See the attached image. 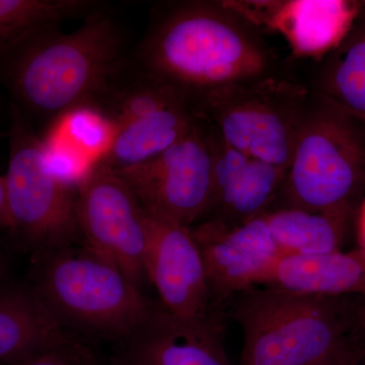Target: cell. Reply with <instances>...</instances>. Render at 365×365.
<instances>
[{"label": "cell", "mask_w": 365, "mask_h": 365, "mask_svg": "<svg viewBox=\"0 0 365 365\" xmlns=\"http://www.w3.org/2000/svg\"><path fill=\"white\" fill-rule=\"evenodd\" d=\"M364 354L360 351L355 342L347 346L342 351L337 353L332 359L323 365H364Z\"/></svg>", "instance_id": "cell-23"}, {"label": "cell", "mask_w": 365, "mask_h": 365, "mask_svg": "<svg viewBox=\"0 0 365 365\" xmlns=\"http://www.w3.org/2000/svg\"><path fill=\"white\" fill-rule=\"evenodd\" d=\"M139 67L194 101L268 76L271 59L254 26L222 2H187L160 16L139 46Z\"/></svg>", "instance_id": "cell-1"}, {"label": "cell", "mask_w": 365, "mask_h": 365, "mask_svg": "<svg viewBox=\"0 0 365 365\" xmlns=\"http://www.w3.org/2000/svg\"><path fill=\"white\" fill-rule=\"evenodd\" d=\"M364 6H365V2H364Z\"/></svg>", "instance_id": "cell-27"}, {"label": "cell", "mask_w": 365, "mask_h": 365, "mask_svg": "<svg viewBox=\"0 0 365 365\" xmlns=\"http://www.w3.org/2000/svg\"><path fill=\"white\" fill-rule=\"evenodd\" d=\"M364 129L314 96L302 120L278 208L354 209L365 189Z\"/></svg>", "instance_id": "cell-4"}, {"label": "cell", "mask_w": 365, "mask_h": 365, "mask_svg": "<svg viewBox=\"0 0 365 365\" xmlns=\"http://www.w3.org/2000/svg\"><path fill=\"white\" fill-rule=\"evenodd\" d=\"M122 47L117 21L98 9L74 32L57 29L19 48L7 57V83L29 110L57 118L97 102L121 63Z\"/></svg>", "instance_id": "cell-2"}, {"label": "cell", "mask_w": 365, "mask_h": 365, "mask_svg": "<svg viewBox=\"0 0 365 365\" xmlns=\"http://www.w3.org/2000/svg\"><path fill=\"white\" fill-rule=\"evenodd\" d=\"M76 212L86 248L140 287L150 230L145 210L128 185L114 170L95 165L78 184Z\"/></svg>", "instance_id": "cell-9"}, {"label": "cell", "mask_w": 365, "mask_h": 365, "mask_svg": "<svg viewBox=\"0 0 365 365\" xmlns=\"http://www.w3.org/2000/svg\"><path fill=\"white\" fill-rule=\"evenodd\" d=\"M9 163L6 176L11 232L31 246L56 251L81 235L78 187L60 178L44 143L18 109L11 111Z\"/></svg>", "instance_id": "cell-7"}, {"label": "cell", "mask_w": 365, "mask_h": 365, "mask_svg": "<svg viewBox=\"0 0 365 365\" xmlns=\"http://www.w3.org/2000/svg\"><path fill=\"white\" fill-rule=\"evenodd\" d=\"M199 116L194 101L182 100L125 125L96 165L117 170L148 162L186 136Z\"/></svg>", "instance_id": "cell-17"}, {"label": "cell", "mask_w": 365, "mask_h": 365, "mask_svg": "<svg viewBox=\"0 0 365 365\" xmlns=\"http://www.w3.org/2000/svg\"><path fill=\"white\" fill-rule=\"evenodd\" d=\"M240 365H323L352 344L351 297L255 287L232 299Z\"/></svg>", "instance_id": "cell-3"}, {"label": "cell", "mask_w": 365, "mask_h": 365, "mask_svg": "<svg viewBox=\"0 0 365 365\" xmlns=\"http://www.w3.org/2000/svg\"><path fill=\"white\" fill-rule=\"evenodd\" d=\"M260 287L325 297L365 295V252L338 251L280 259Z\"/></svg>", "instance_id": "cell-15"}, {"label": "cell", "mask_w": 365, "mask_h": 365, "mask_svg": "<svg viewBox=\"0 0 365 365\" xmlns=\"http://www.w3.org/2000/svg\"><path fill=\"white\" fill-rule=\"evenodd\" d=\"M9 365H98V364L97 360L88 349L71 339Z\"/></svg>", "instance_id": "cell-21"}, {"label": "cell", "mask_w": 365, "mask_h": 365, "mask_svg": "<svg viewBox=\"0 0 365 365\" xmlns=\"http://www.w3.org/2000/svg\"><path fill=\"white\" fill-rule=\"evenodd\" d=\"M71 340L34 287L0 289V365Z\"/></svg>", "instance_id": "cell-16"}, {"label": "cell", "mask_w": 365, "mask_h": 365, "mask_svg": "<svg viewBox=\"0 0 365 365\" xmlns=\"http://www.w3.org/2000/svg\"><path fill=\"white\" fill-rule=\"evenodd\" d=\"M212 129L213 191L208 211L212 217L209 220L237 227L270 210L287 170L230 148Z\"/></svg>", "instance_id": "cell-14"}, {"label": "cell", "mask_w": 365, "mask_h": 365, "mask_svg": "<svg viewBox=\"0 0 365 365\" xmlns=\"http://www.w3.org/2000/svg\"><path fill=\"white\" fill-rule=\"evenodd\" d=\"M356 232L359 248L365 252V199L360 203L357 213Z\"/></svg>", "instance_id": "cell-25"}, {"label": "cell", "mask_w": 365, "mask_h": 365, "mask_svg": "<svg viewBox=\"0 0 365 365\" xmlns=\"http://www.w3.org/2000/svg\"><path fill=\"white\" fill-rule=\"evenodd\" d=\"M53 251L36 292L62 325L126 341L150 318L155 304L117 266L90 249Z\"/></svg>", "instance_id": "cell-5"}, {"label": "cell", "mask_w": 365, "mask_h": 365, "mask_svg": "<svg viewBox=\"0 0 365 365\" xmlns=\"http://www.w3.org/2000/svg\"><path fill=\"white\" fill-rule=\"evenodd\" d=\"M191 230L202 255L215 307L249 288L260 287L283 258L263 215L237 227L208 220Z\"/></svg>", "instance_id": "cell-11"}, {"label": "cell", "mask_w": 365, "mask_h": 365, "mask_svg": "<svg viewBox=\"0 0 365 365\" xmlns=\"http://www.w3.org/2000/svg\"><path fill=\"white\" fill-rule=\"evenodd\" d=\"M145 212L150 230L145 277L157 289L163 309L182 319L215 317L202 255L191 227Z\"/></svg>", "instance_id": "cell-10"}, {"label": "cell", "mask_w": 365, "mask_h": 365, "mask_svg": "<svg viewBox=\"0 0 365 365\" xmlns=\"http://www.w3.org/2000/svg\"><path fill=\"white\" fill-rule=\"evenodd\" d=\"M222 330L216 316L182 319L160 304L143 326L125 341L115 365H232Z\"/></svg>", "instance_id": "cell-13"}, {"label": "cell", "mask_w": 365, "mask_h": 365, "mask_svg": "<svg viewBox=\"0 0 365 365\" xmlns=\"http://www.w3.org/2000/svg\"><path fill=\"white\" fill-rule=\"evenodd\" d=\"M254 28L278 33L294 55L323 58L332 52L356 21L359 4L345 0L223 1Z\"/></svg>", "instance_id": "cell-12"}, {"label": "cell", "mask_w": 365, "mask_h": 365, "mask_svg": "<svg viewBox=\"0 0 365 365\" xmlns=\"http://www.w3.org/2000/svg\"><path fill=\"white\" fill-rule=\"evenodd\" d=\"M11 220L9 215V202H7V188L6 176L0 175V228L11 232Z\"/></svg>", "instance_id": "cell-24"}, {"label": "cell", "mask_w": 365, "mask_h": 365, "mask_svg": "<svg viewBox=\"0 0 365 365\" xmlns=\"http://www.w3.org/2000/svg\"><path fill=\"white\" fill-rule=\"evenodd\" d=\"M352 337L365 359V295L351 297Z\"/></svg>", "instance_id": "cell-22"}, {"label": "cell", "mask_w": 365, "mask_h": 365, "mask_svg": "<svg viewBox=\"0 0 365 365\" xmlns=\"http://www.w3.org/2000/svg\"><path fill=\"white\" fill-rule=\"evenodd\" d=\"M353 209L309 212L297 208H275L263 213L283 258L314 256L342 247Z\"/></svg>", "instance_id": "cell-19"}, {"label": "cell", "mask_w": 365, "mask_h": 365, "mask_svg": "<svg viewBox=\"0 0 365 365\" xmlns=\"http://www.w3.org/2000/svg\"><path fill=\"white\" fill-rule=\"evenodd\" d=\"M316 96L365 130V16L327 55Z\"/></svg>", "instance_id": "cell-18"}, {"label": "cell", "mask_w": 365, "mask_h": 365, "mask_svg": "<svg viewBox=\"0 0 365 365\" xmlns=\"http://www.w3.org/2000/svg\"><path fill=\"white\" fill-rule=\"evenodd\" d=\"M213 162L212 126L200 114L189 133L158 157L114 172L144 210L191 227L210 208Z\"/></svg>", "instance_id": "cell-8"}, {"label": "cell", "mask_w": 365, "mask_h": 365, "mask_svg": "<svg viewBox=\"0 0 365 365\" xmlns=\"http://www.w3.org/2000/svg\"><path fill=\"white\" fill-rule=\"evenodd\" d=\"M311 98L304 86L265 76L209 91L195 104L230 148L287 170Z\"/></svg>", "instance_id": "cell-6"}, {"label": "cell", "mask_w": 365, "mask_h": 365, "mask_svg": "<svg viewBox=\"0 0 365 365\" xmlns=\"http://www.w3.org/2000/svg\"><path fill=\"white\" fill-rule=\"evenodd\" d=\"M98 7L91 0H0V57L11 56L34 38Z\"/></svg>", "instance_id": "cell-20"}, {"label": "cell", "mask_w": 365, "mask_h": 365, "mask_svg": "<svg viewBox=\"0 0 365 365\" xmlns=\"http://www.w3.org/2000/svg\"><path fill=\"white\" fill-rule=\"evenodd\" d=\"M4 260H2L1 256H0V277H1L2 274H4Z\"/></svg>", "instance_id": "cell-26"}]
</instances>
